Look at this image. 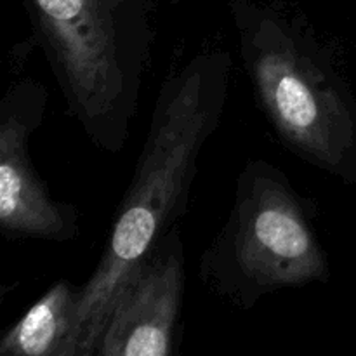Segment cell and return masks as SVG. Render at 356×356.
Wrapping results in <instances>:
<instances>
[{"label": "cell", "instance_id": "6da1fadb", "mask_svg": "<svg viewBox=\"0 0 356 356\" xmlns=\"http://www.w3.org/2000/svg\"><path fill=\"white\" fill-rule=\"evenodd\" d=\"M232 68V54L211 47L163 79L106 247L96 270L80 287L72 356H96L115 299L131 271L179 225L202 152L221 125Z\"/></svg>", "mask_w": 356, "mask_h": 356}, {"label": "cell", "instance_id": "7a4b0ae2", "mask_svg": "<svg viewBox=\"0 0 356 356\" xmlns=\"http://www.w3.org/2000/svg\"><path fill=\"white\" fill-rule=\"evenodd\" d=\"M73 120L97 149L131 138L153 54V0H24Z\"/></svg>", "mask_w": 356, "mask_h": 356}, {"label": "cell", "instance_id": "3957f363", "mask_svg": "<svg viewBox=\"0 0 356 356\" xmlns=\"http://www.w3.org/2000/svg\"><path fill=\"white\" fill-rule=\"evenodd\" d=\"M225 2L243 68L278 139L315 169L353 176V104L318 33L301 17L254 0Z\"/></svg>", "mask_w": 356, "mask_h": 356}, {"label": "cell", "instance_id": "277c9868", "mask_svg": "<svg viewBox=\"0 0 356 356\" xmlns=\"http://www.w3.org/2000/svg\"><path fill=\"white\" fill-rule=\"evenodd\" d=\"M329 261L305 200L268 160H249L228 221L200 259V278L242 309L284 289L329 280Z\"/></svg>", "mask_w": 356, "mask_h": 356}, {"label": "cell", "instance_id": "5b68a950", "mask_svg": "<svg viewBox=\"0 0 356 356\" xmlns=\"http://www.w3.org/2000/svg\"><path fill=\"white\" fill-rule=\"evenodd\" d=\"M45 103V87L31 76L10 80L0 101V232L7 238L70 242L79 235L75 211L51 197L30 155Z\"/></svg>", "mask_w": 356, "mask_h": 356}, {"label": "cell", "instance_id": "8992f818", "mask_svg": "<svg viewBox=\"0 0 356 356\" xmlns=\"http://www.w3.org/2000/svg\"><path fill=\"white\" fill-rule=\"evenodd\" d=\"M181 228H170L131 271L101 334L96 356H170L184 296Z\"/></svg>", "mask_w": 356, "mask_h": 356}, {"label": "cell", "instance_id": "52a82bcc", "mask_svg": "<svg viewBox=\"0 0 356 356\" xmlns=\"http://www.w3.org/2000/svg\"><path fill=\"white\" fill-rule=\"evenodd\" d=\"M80 287L59 280L0 339L2 356H72Z\"/></svg>", "mask_w": 356, "mask_h": 356}]
</instances>
